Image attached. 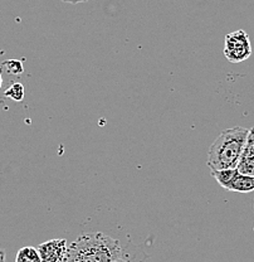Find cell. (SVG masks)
I'll return each mask as SVG.
<instances>
[{
	"label": "cell",
	"mask_w": 254,
	"mask_h": 262,
	"mask_svg": "<svg viewBox=\"0 0 254 262\" xmlns=\"http://www.w3.org/2000/svg\"><path fill=\"white\" fill-rule=\"evenodd\" d=\"M117 239L102 232L82 233L67 247L63 262H113L121 258Z\"/></svg>",
	"instance_id": "obj_1"
},
{
	"label": "cell",
	"mask_w": 254,
	"mask_h": 262,
	"mask_svg": "<svg viewBox=\"0 0 254 262\" xmlns=\"http://www.w3.org/2000/svg\"><path fill=\"white\" fill-rule=\"evenodd\" d=\"M249 129L234 126L223 130L207 149V162L210 171L237 169L240 157L247 143Z\"/></svg>",
	"instance_id": "obj_2"
},
{
	"label": "cell",
	"mask_w": 254,
	"mask_h": 262,
	"mask_svg": "<svg viewBox=\"0 0 254 262\" xmlns=\"http://www.w3.org/2000/svg\"><path fill=\"white\" fill-rule=\"evenodd\" d=\"M224 56L232 63H240L252 56V45L247 32L239 29L225 35Z\"/></svg>",
	"instance_id": "obj_3"
},
{
	"label": "cell",
	"mask_w": 254,
	"mask_h": 262,
	"mask_svg": "<svg viewBox=\"0 0 254 262\" xmlns=\"http://www.w3.org/2000/svg\"><path fill=\"white\" fill-rule=\"evenodd\" d=\"M40 262H63L67 252V241L64 238H54L43 242L37 247Z\"/></svg>",
	"instance_id": "obj_4"
},
{
	"label": "cell",
	"mask_w": 254,
	"mask_h": 262,
	"mask_svg": "<svg viewBox=\"0 0 254 262\" xmlns=\"http://www.w3.org/2000/svg\"><path fill=\"white\" fill-rule=\"evenodd\" d=\"M237 169L244 176L254 177V127L249 129L247 143Z\"/></svg>",
	"instance_id": "obj_5"
},
{
	"label": "cell",
	"mask_w": 254,
	"mask_h": 262,
	"mask_svg": "<svg viewBox=\"0 0 254 262\" xmlns=\"http://www.w3.org/2000/svg\"><path fill=\"white\" fill-rule=\"evenodd\" d=\"M225 190L237 193L254 192V177L244 176V174L239 173L238 169H236Z\"/></svg>",
	"instance_id": "obj_6"
},
{
	"label": "cell",
	"mask_w": 254,
	"mask_h": 262,
	"mask_svg": "<svg viewBox=\"0 0 254 262\" xmlns=\"http://www.w3.org/2000/svg\"><path fill=\"white\" fill-rule=\"evenodd\" d=\"M15 262H40L39 253H38L37 248L32 247V246H26L16 252Z\"/></svg>",
	"instance_id": "obj_7"
},
{
	"label": "cell",
	"mask_w": 254,
	"mask_h": 262,
	"mask_svg": "<svg viewBox=\"0 0 254 262\" xmlns=\"http://www.w3.org/2000/svg\"><path fill=\"white\" fill-rule=\"evenodd\" d=\"M24 95H26V90H24V86L20 82L12 83L4 92L5 97L12 98L13 101H16V102H20L24 98Z\"/></svg>",
	"instance_id": "obj_8"
},
{
	"label": "cell",
	"mask_w": 254,
	"mask_h": 262,
	"mask_svg": "<svg viewBox=\"0 0 254 262\" xmlns=\"http://www.w3.org/2000/svg\"><path fill=\"white\" fill-rule=\"evenodd\" d=\"M4 67H7L8 72L13 73V75H20L23 73V64H21L20 61L18 59H9L4 63Z\"/></svg>",
	"instance_id": "obj_9"
},
{
	"label": "cell",
	"mask_w": 254,
	"mask_h": 262,
	"mask_svg": "<svg viewBox=\"0 0 254 262\" xmlns=\"http://www.w3.org/2000/svg\"><path fill=\"white\" fill-rule=\"evenodd\" d=\"M63 3H68V4H80V3H87L88 0H61Z\"/></svg>",
	"instance_id": "obj_10"
},
{
	"label": "cell",
	"mask_w": 254,
	"mask_h": 262,
	"mask_svg": "<svg viewBox=\"0 0 254 262\" xmlns=\"http://www.w3.org/2000/svg\"><path fill=\"white\" fill-rule=\"evenodd\" d=\"M3 86V76H2V72H0V89H2Z\"/></svg>",
	"instance_id": "obj_11"
},
{
	"label": "cell",
	"mask_w": 254,
	"mask_h": 262,
	"mask_svg": "<svg viewBox=\"0 0 254 262\" xmlns=\"http://www.w3.org/2000/svg\"><path fill=\"white\" fill-rule=\"evenodd\" d=\"M113 262H127V261L122 260V258H119V260H116V261H113Z\"/></svg>",
	"instance_id": "obj_12"
}]
</instances>
